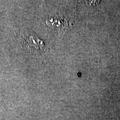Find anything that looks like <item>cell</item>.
I'll list each match as a JSON object with an SVG mask.
<instances>
[{"instance_id": "cell-1", "label": "cell", "mask_w": 120, "mask_h": 120, "mask_svg": "<svg viewBox=\"0 0 120 120\" xmlns=\"http://www.w3.org/2000/svg\"><path fill=\"white\" fill-rule=\"evenodd\" d=\"M26 46L30 51L41 54L45 50V45L43 41L34 35H30L26 39Z\"/></svg>"}]
</instances>
